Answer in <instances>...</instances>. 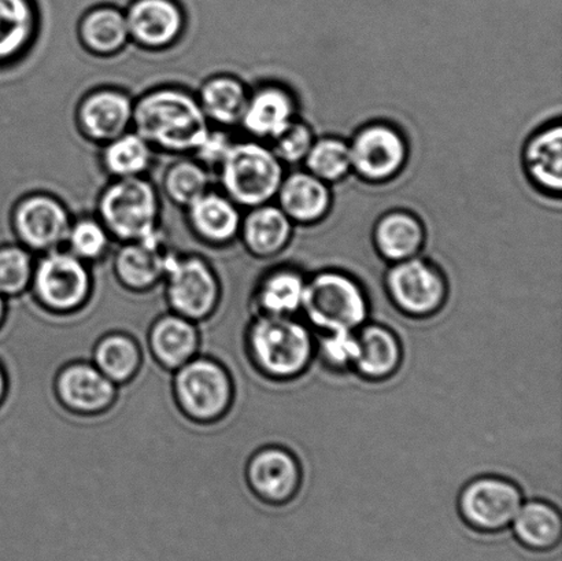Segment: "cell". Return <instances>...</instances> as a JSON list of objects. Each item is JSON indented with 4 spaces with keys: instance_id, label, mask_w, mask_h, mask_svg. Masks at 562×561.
Listing matches in <instances>:
<instances>
[{
    "instance_id": "6da1fadb",
    "label": "cell",
    "mask_w": 562,
    "mask_h": 561,
    "mask_svg": "<svg viewBox=\"0 0 562 561\" xmlns=\"http://www.w3.org/2000/svg\"><path fill=\"white\" fill-rule=\"evenodd\" d=\"M317 338L311 326L296 316L251 318L245 333L247 359L271 382H294L316 360Z\"/></svg>"
},
{
    "instance_id": "7a4b0ae2",
    "label": "cell",
    "mask_w": 562,
    "mask_h": 561,
    "mask_svg": "<svg viewBox=\"0 0 562 561\" xmlns=\"http://www.w3.org/2000/svg\"><path fill=\"white\" fill-rule=\"evenodd\" d=\"M132 125L153 148L173 154L195 153L211 132L198 99L175 87L157 88L134 102Z\"/></svg>"
},
{
    "instance_id": "3957f363",
    "label": "cell",
    "mask_w": 562,
    "mask_h": 561,
    "mask_svg": "<svg viewBox=\"0 0 562 561\" xmlns=\"http://www.w3.org/2000/svg\"><path fill=\"white\" fill-rule=\"evenodd\" d=\"M301 312L313 332L356 333L369 322L371 301L352 274L327 269L307 278Z\"/></svg>"
},
{
    "instance_id": "277c9868",
    "label": "cell",
    "mask_w": 562,
    "mask_h": 561,
    "mask_svg": "<svg viewBox=\"0 0 562 561\" xmlns=\"http://www.w3.org/2000/svg\"><path fill=\"white\" fill-rule=\"evenodd\" d=\"M170 383L181 415L196 425H213L233 411L234 378L214 357L198 355L172 372Z\"/></svg>"
},
{
    "instance_id": "5b68a950",
    "label": "cell",
    "mask_w": 562,
    "mask_h": 561,
    "mask_svg": "<svg viewBox=\"0 0 562 561\" xmlns=\"http://www.w3.org/2000/svg\"><path fill=\"white\" fill-rule=\"evenodd\" d=\"M218 170L225 195L247 209L271 202L284 179L283 162L258 142L233 143Z\"/></svg>"
},
{
    "instance_id": "8992f818",
    "label": "cell",
    "mask_w": 562,
    "mask_h": 561,
    "mask_svg": "<svg viewBox=\"0 0 562 561\" xmlns=\"http://www.w3.org/2000/svg\"><path fill=\"white\" fill-rule=\"evenodd\" d=\"M99 220L112 238L130 244L151 239L159 233L161 202L145 178L115 179L99 198Z\"/></svg>"
},
{
    "instance_id": "52a82bcc",
    "label": "cell",
    "mask_w": 562,
    "mask_h": 561,
    "mask_svg": "<svg viewBox=\"0 0 562 561\" xmlns=\"http://www.w3.org/2000/svg\"><path fill=\"white\" fill-rule=\"evenodd\" d=\"M31 289L36 305L49 315H75L93 293L90 263L68 250L44 253L33 268Z\"/></svg>"
},
{
    "instance_id": "ba28073f",
    "label": "cell",
    "mask_w": 562,
    "mask_h": 561,
    "mask_svg": "<svg viewBox=\"0 0 562 561\" xmlns=\"http://www.w3.org/2000/svg\"><path fill=\"white\" fill-rule=\"evenodd\" d=\"M384 290L391 305L412 321L439 315L449 300V282L442 269L418 256L391 263Z\"/></svg>"
},
{
    "instance_id": "9c48e42d",
    "label": "cell",
    "mask_w": 562,
    "mask_h": 561,
    "mask_svg": "<svg viewBox=\"0 0 562 561\" xmlns=\"http://www.w3.org/2000/svg\"><path fill=\"white\" fill-rule=\"evenodd\" d=\"M161 288L168 310L198 324L222 304V282L202 257L170 253Z\"/></svg>"
},
{
    "instance_id": "30bf717a",
    "label": "cell",
    "mask_w": 562,
    "mask_h": 561,
    "mask_svg": "<svg viewBox=\"0 0 562 561\" xmlns=\"http://www.w3.org/2000/svg\"><path fill=\"white\" fill-rule=\"evenodd\" d=\"M525 503L516 482L498 475L473 478L461 489L457 508L462 521L482 535H498L509 529Z\"/></svg>"
},
{
    "instance_id": "8fae6325",
    "label": "cell",
    "mask_w": 562,
    "mask_h": 561,
    "mask_svg": "<svg viewBox=\"0 0 562 561\" xmlns=\"http://www.w3.org/2000/svg\"><path fill=\"white\" fill-rule=\"evenodd\" d=\"M245 481L252 496L269 507H284L300 494L303 470L294 452L278 445L256 450L245 465Z\"/></svg>"
},
{
    "instance_id": "7c38bea8",
    "label": "cell",
    "mask_w": 562,
    "mask_h": 561,
    "mask_svg": "<svg viewBox=\"0 0 562 561\" xmlns=\"http://www.w3.org/2000/svg\"><path fill=\"white\" fill-rule=\"evenodd\" d=\"M351 170L369 183H384L401 173L407 161V143L394 126H362L349 143Z\"/></svg>"
},
{
    "instance_id": "4fadbf2b",
    "label": "cell",
    "mask_w": 562,
    "mask_h": 561,
    "mask_svg": "<svg viewBox=\"0 0 562 561\" xmlns=\"http://www.w3.org/2000/svg\"><path fill=\"white\" fill-rule=\"evenodd\" d=\"M120 388L104 377L90 360H74L54 377L58 404L74 415L106 414L117 403Z\"/></svg>"
},
{
    "instance_id": "5bb4252c",
    "label": "cell",
    "mask_w": 562,
    "mask_h": 561,
    "mask_svg": "<svg viewBox=\"0 0 562 561\" xmlns=\"http://www.w3.org/2000/svg\"><path fill=\"white\" fill-rule=\"evenodd\" d=\"M70 214L64 203L48 194H32L16 203L13 228L20 244L35 253L59 249L68 238Z\"/></svg>"
},
{
    "instance_id": "9a60e30c",
    "label": "cell",
    "mask_w": 562,
    "mask_h": 561,
    "mask_svg": "<svg viewBox=\"0 0 562 561\" xmlns=\"http://www.w3.org/2000/svg\"><path fill=\"white\" fill-rule=\"evenodd\" d=\"M146 349L156 364L173 372L201 354L200 324L173 312H165L150 324Z\"/></svg>"
},
{
    "instance_id": "2e32d148",
    "label": "cell",
    "mask_w": 562,
    "mask_h": 561,
    "mask_svg": "<svg viewBox=\"0 0 562 561\" xmlns=\"http://www.w3.org/2000/svg\"><path fill=\"white\" fill-rule=\"evenodd\" d=\"M170 253L162 235L123 244L113 258V274L126 290L145 294L161 288Z\"/></svg>"
},
{
    "instance_id": "e0dca14e",
    "label": "cell",
    "mask_w": 562,
    "mask_h": 561,
    "mask_svg": "<svg viewBox=\"0 0 562 561\" xmlns=\"http://www.w3.org/2000/svg\"><path fill=\"white\" fill-rule=\"evenodd\" d=\"M124 13L130 37L148 49L172 46L184 30V13L176 0H132Z\"/></svg>"
},
{
    "instance_id": "ac0fdd59",
    "label": "cell",
    "mask_w": 562,
    "mask_h": 561,
    "mask_svg": "<svg viewBox=\"0 0 562 561\" xmlns=\"http://www.w3.org/2000/svg\"><path fill=\"white\" fill-rule=\"evenodd\" d=\"M358 355L352 371L362 381L383 383L400 372L404 345L393 328L368 322L358 329Z\"/></svg>"
},
{
    "instance_id": "d6986e66",
    "label": "cell",
    "mask_w": 562,
    "mask_h": 561,
    "mask_svg": "<svg viewBox=\"0 0 562 561\" xmlns=\"http://www.w3.org/2000/svg\"><path fill=\"white\" fill-rule=\"evenodd\" d=\"M132 117L134 101L126 93L112 88L88 93L77 110L82 134L104 145L128 132Z\"/></svg>"
},
{
    "instance_id": "ffe728a7",
    "label": "cell",
    "mask_w": 562,
    "mask_h": 561,
    "mask_svg": "<svg viewBox=\"0 0 562 561\" xmlns=\"http://www.w3.org/2000/svg\"><path fill=\"white\" fill-rule=\"evenodd\" d=\"M307 277L295 267L263 273L251 294V311L261 316H296L302 310Z\"/></svg>"
},
{
    "instance_id": "44dd1931",
    "label": "cell",
    "mask_w": 562,
    "mask_h": 561,
    "mask_svg": "<svg viewBox=\"0 0 562 561\" xmlns=\"http://www.w3.org/2000/svg\"><path fill=\"white\" fill-rule=\"evenodd\" d=\"M295 102L283 87L266 86L249 96L240 124L257 139H277L294 121Z\"/></svg>"
},
{
    "instance_id": "7402d4cb",
    "label": "cell",
    "mask_w": 562,
    "mask_h": 561,
    "mask_svg": "<svg viewBox=\"0 0 562 561\" xmlns=\"http://www.w3.org/2000/svg\"><path fill=\"white\" fill-rule=\"evenodd\" d=\"M187 213L198 238L209 245H228L239 235V206L225 194L209 190L205 195L198 198L187 207Z\"/></svg>"
},
{
    "instance_id": "603a6c76",
    "label": "cell",
    "mask_w": 562,
    "mask_h": 561,
    "mask_svg": "<svg viewBox=\"0 0 562 561\" xmlns=\"http://www.w3.org/2000/svg\"><path fill=\"white\" fill-rule=\"evenodd\" d=\"M279 207L291 222L318 223L327 216L333 195L327 183L308 172H294L281 181Z\"/></svg>"
},
{
    "instance_id": "cb8c5ba5",
    "label": "cell",
    "mask_w": 562,
    "mask_h": 561,
    "mask_svg": "<svg viewBox=\"0 0 562 561\" xmlns=\"http://www.w3.org/2000/svg\"><path fill=\"white\" fill-rule=\"evenodd\" d=\"M146 345L126 332L103 334L92 346L91 362L110 381L124 386L139 375L145 364Z\"/></svg>"
},
{
    "instance_id": "d4e9b609",
    "label": "cell",
    "mask_w": 562,
    "mask_h": 561,
    "mask_svg": "<svg viewBox=\"0 0 562 561\" xmlns=\"http://www.w3.org/2000/svg\"><path fill=\"white\" fill-rule=\"evenodd\" d=\"M509 529L527 551L550 552L562 540V516L560 509L547 500H525Z\"/></svg>"
},
{
    "instance_id": "484cf974",
    "label": "cell",
    "mask_w": 562,
    "mask_h": 561,
    "mask_svg": "<svg viewBox=\"0 0 562 561\" xmlns=\"http://www.w3.org/2000/svg\"><path fill=\"white\" fill-rule=\"evenodd\" d=\"M373 244L379 256L390 263L411 260L423 250L426 229L415 214L389 212L374 225Z\"/></svg>"
},
{
    "instance_id": "4316f807",
    "label": "cell",
    "mask_w": 562,
    "mask_h": 561,
    "mask_svg": "<svg viewBox=\"0 0 562 561\" xmlns=\"http://www.w3.org/2000/svg\"><path fill=\"white\" fill-rule=\"evenodd\" d=\"M239 234L247 251L257 258H272L289 246L292 222L279 206L266 205L250 209L241 218Z\"/></svg>"
},
{
    "instance_id": "83f0119b",
    "label": "cell",
    "mask_w": 562,
    "mask_h": 561,
    "mask_svg": "<svg viewBox=\"0 0 562 561\" xmlns=\"http://www.w3.org/2000/svg\"><path fill=\"white\" fill-rule=\"evenodd\" d=\"M525 165L532 183L547 192L562 190V128L553 124L528 141Z\"/></svg>"
},
{
    "instance_id": "f1b7e54d",
    "label": "cell",
    "mask_w": 562,
    "mask_h": 561,
    "mask_svg": "<svg viewBox=\"0 0 562 561\" xmlns=\"http://www.w3.org/2000/svg\"><path fill=\"white\" fill-rule=\"evenodd\" d=\"M79 33L88 52L101 57L120 53L131 41L125 13L114 5H98L87 11Z\"/></svg>"
},
{
    "instance_id": "f546056e",
    "label": "cell",
    "mask_w": 562,
    "mask_h": 561,
    "mask_svg": "<svg viewBox=\"0 0 562 561\" xmlns=\"http://www.w3.org/2000/svg\"><path fill=\"white\" fill-rule=\"evenodd\" d=\"M247 99L249 93L244 82L236 77L222 75L203 82L198 102L209 121L220 125H235L240 124Z\"/></svg>"
},
{
    "instance_id": "4dcf8cb0",
    "label": "cell",
    "mask_w": 562,
    "mask_h": 561,
    "mask_svg": "<svg viewBox=\"0 0 562 561\" xmlns=\"http://www.w3.org/2000/svg\"><path fill=\"white\" fill-rule=\"evenodd\" d=\"M36 22L33 0H0V64L24 53L35 37Z\"/></svg>"
},
{
    "instance_id": "1f68e13d",
    "label": "cell",
    "mask_w": 562,
    "mask_h": 561,
    "mask_svg": "<svg viewBox=\"0 0 562 561\" xmlns=\"http://www.w3.org/2000/svg\"><path fill=\"white\" fill-rule=\"evenodd\" d=\"M103 167L115 179L142 178L150 168L153 147L137 132H125L104 145Z\"/></svg>"
},
{
    "instance_id": "d6a6232c",
    "label": "cell",
    "mask_w": 562,
    "mask_h": 561,
    "mask_svg": "<svg viewBox=\"0 0 562 561\" xmlns=\"http://www.w3.org/2000/svg\"><path fill=\"white\" fill-rule=\"evenodd\" d=\"M211 187L207 168L196 159H179L164 175V191L175 205L189 207Z\"/></svg>"
},
{
    "instance_id": "836d02e7",
    "label": "cell",
    "mask_w": 562,
    "mask_h": 561,
    "mask_svg": "<svg viewBox=\"0 0 562 561\" xmlns=\"http://www.w3.org/2000/svg\"><path fill=\"white\" fill-rule=\"evenodd\" d=\"M305 164L308 173L324 183H336L345 179L351 170L349 143L330 136L314 141Z\"/></svg>"
},
{
    "instance_id": "e575fe53",
    "label": "cell",
    "mask_w": 562,
    "mask_h": 561,
    "mask_svg": "<svg viewBox=\"0 0 562 561\" xmlns=\"http://www.w3.org/2000/svg\"><path fill=\"white\" fill-rule=\"evenodd\" d=\"M33 268L32 251L22 245L0 246V294L5 299H16L31 288Z\"/></svg>"
},
{
    "instance_id": "d590c367",
    "label": "cell",
    "mask_w": 562,
    "mask_h": 561,
    "mask_svg": "<svg viewBox=\"0 0 562 561\" xmlns=\"http://www.w3.org/2000/svg\"><path fill=\"white\" fill-rule=\"evenodd\" d=\"M68 251L87 263L101 261L110 250L112 236L99 218L85 217L71 222L65 242Z\"/></svg>"
},
{
    "instance_id": "8d00e7d4",
    "label": "cell",
    "mask_w": 562,
    "mask_h": 561,
    "mask_svg": "<svg viewBox=\"0 0 562 561\" xmlns=\"http://www.w3.org/2000/svg\"><path fill=\"white\" fill-rule=\"evenodd\" d=\"M356 333L322 334V338L317 339L316 359L330 372H351L358 355Z\"/></svg>"
},
{
    "instance_id": "74e56055",
    "label": "cell",
    "mask_w": 562,
    "mask_h": 561,
    "mask_svg": "<svg viewBox=\"0 0 562 561\" xmlns=\"http://www.w3.org/2000/svg\"><path fill=\"white\" fill-rule=\"evenodd\" d=\"M273 153L281 162L297 164L305 161L314 142L313 132L305 123L292 121L283 134L273 141Z\"/></svg>"
},
{
    "instance_id": "f35d334b",
    "label": "cell",
    "mask_w": 562,
    "mask_h": 561,
    "mask_svg": "<svg viewBox=\"0 0 562 561\" xmlns=\"http://www.w3.org/2000/svg\"><path fill=\"white\" fill-rule=\"evenodd\" d=\"M234 142H231L229 136L222 131L209 132L205 142L202 143L198 150L194 153L196 161L201 162L205 168H218L223 159L227 156L229 147Z\"/></svg>"
},
{
    "instance_id": "ab89813d",
    "label": "cell",
    "mask_w": 562,
    "mask_h": 561,
    "mask_svg": "<svg viewBox=\"0 0 562 561\" xmlns=\"http://www.w3.org/2000/svg\"><path fill=\"white\" fill-rule=\"evenodd\" d=\"M9 392V378L8 372H5L2 362H0V406L4 404L5 397H8Z\"/></svg>"
},
{
    "instance_id": "60d3db41",
    "label": "cell",
    "mask_w": 562,
    "mask_h": 561,
    "mask_svg": "<svg viewBox=\"0 0 562 561\" xmlns=\"http://www.w3.org/2000/svg\"><path fill=\"white\" fill-rule=\"evenodd\" d=\"M5 316H8V299L0 294V328L3 327Z\"/></svg>"
}]
</instances>
